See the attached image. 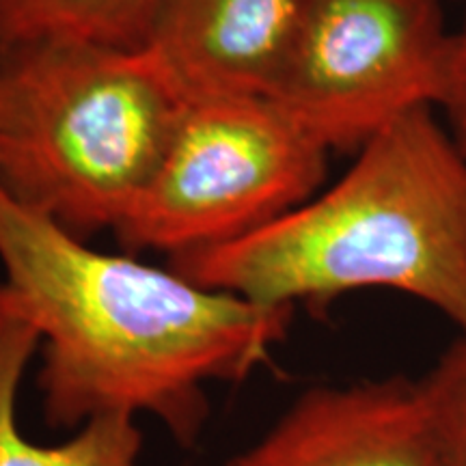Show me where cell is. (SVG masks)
<instances>
[{"label":"cell","mask_w":466,"mask_h":466,"mask_svg":"<svg viewBox=\"0 0 466 466\" xmlns=\"http://www.w3.org/2000/svg\"><path fill=\"white\" fill-rule=\"evenodd\" d=\"M0 309L37 330L44 421L76 432L151 415L184 450L209 417V382L270 360L294 309L203 288L173 268L86 247L0 186Z\"/></svg>","instance_id":"obj_1"},{"label":"cell","mask_w":466,"mask_h":466,"mask_svg":"<svg viewBox=\"0 0 466 466\" xmlns=\"http://www.w3.org/2000/svg\"><path fill=\"white\" fill-rule=\"evenodd\" d=\"M192 283L264 307H329L391 289L466 330V158L434 108L359 149L319 197L240 240L171 258Z\"/></svg>","instance_id":"obj_2"},{"label":"cell","mask_w":466,"mask_h":466,"mask_svg":"<svg viewBox=\"0 0 466 466\" xmlns=\"http://www.w3.org/2000/svg\"><path fill=\"white\" fill-rule=\"evenodd\" d=\"M188 102L147 48L0 46V186L83 238L130 217Z\"/></svg>","instance_id":"obj_3"},{"label":"cell","mask_w":466,"mask_h":466,"mask_svg":"<svg viewBox=\"0 0 466 466\" xmlns=\"http://www.w3.org/2000/svg\"><path fill=\"white\" fill-rule=\"evenodd\" d=\"M329 149L270 97L188 102L158 171L116 229L168 258L236 242L311 199Z\"/></svg>","instance_id":"obj_4"},{"label":"cell","mask_w":466,"mask_h":466,"mask_svg":"<svg viewBox=\"0 0 466 466\" xmlns=\"http://www.w3.org/2000/svg\"><path fill=\"white\" fill-rule=\"evenodd\" d=\"M441 3L311 0L270 100L329 151L436 108L451 48Z\"/></svg>","instance_id":"obj_5"},{"label":"cell","mask_w":466,"mask_h":466,"mask_svg":"<svg viewBox=\"0 0 466 466\" xmlns=\"http://www.w3.org/2000/svg\"><path fill=\"white\" fill-rule=\"evenodd\" d=\"M223 466H441L419 380L309 389Z\"/></svg>","instance_id":"obj_6"},{"label":"cell","mask_w":466,"mask_h":466,"mask_svg":"<svg viewBox=\"0 0 466 466\" xmlns=\"http://www.w3.org/2000/svg\"><path fill=\"white\" fill-rule=\"evenodd\" d=\"M311 0H162L147 48L186 102L270 97Z\"/></svg>","instance_id":"obj_7"},{"label":"cell","mask_w":466,"mask_h":466,"mask_svg":"<svg viewBox=\"0 0 466 466\" xmlns=\"http://www.w3.org/2000/svg\"><path fill=\"white\" fill-rule=\"evenodd\" d=\"M37 352V330L0 309V466H143L137 417L91 419L56 445L28 439L17 423V395Z\"/></svg>","instance_id":"obj_8"},{"label":"cell","mask_w":466,"mask_h":466,"mask_svg":"<svg viewBox=\"0 0 466 466\" xmlns=\"http://www.w3.org/2000/svg\"><path fill=\"white\" fill-rule=\"evenodd\" d=\"M162 0H0V46L78 39L137 50L147 44Z\"/></svg>","instance_id":"obj_9"},{"label":"cell","mask_w":466,"mask_h":466,"mask_svg":"<svg viewBox=\"0 0 466 466\" xmlns=\"http://www.w3.org/2000/svg\"><path fill=\"white\" fill-rule=\"evenodd\" d=\"M441 466H466V330L419 378Z\"/></svg>","instance_id":"obj_10"},{"label":"cell","mask_w":466,"mask_h":466,"mask_svg":"<svg viewBox=\"0 0 466 466\" xmlns=\"http://www.w3.org/2000/svg\"><path fill=\"white\" fill-rule=\"evenodd\" d=\"M436 108L442 110L447 132L466 158V17L458 31H451L445 85Z\"/></svg>","instance_id":"obj_11"}]
</instances>
